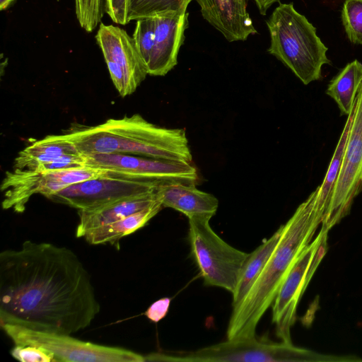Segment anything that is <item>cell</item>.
Here are the masks:
<instances>
[{"label": "cell", "mask_w": 362, "mask_h": 362, "mask_svg": "<svg viewBox=\"0 0 362 362\" xmlns=\"http://www.w3.org/2000/svg\"><path fill=\"white\" fill-rule=\"evenodd\" d=\"M100 311L90 274L69 248L28 240L0 253V325L71 335Z\"/></svg>", "instance_id": "cell-1"}, {"label": "cell", "mask_w": 362, "mask_h": 362, "mask_svg": "<svg viewBox=\"0 0 362 362\" xmlns=\"http://www.w3.org/2000/svg\"><path fill=\"white\" fill-rule=\"evenodd\" d=\"M95 39L117 90L122 97L131 95L148 74L133 37L118 26L100 23Z\"/></svg>", "instance_id": "cell-12"}, {"label": "cell", "mask_w": 362, "mask_h": 362, "mask_svg": "<svg viewBox=\"0 0 362 362\" xmlns=\"http://www.w3.org/2000/svg\"><path fill=\"white\" fill-rule=\"evenodd\" d=\"M15 0H0V9L1 11L8 8Z\"/></svg>", "instance_id": "cell-31"}, {"label": "cell", "mask_w": 362, "mask_h": 362, "mask_svg": "<svg viewBox=\"0 0 362 362\" xmlns=\"http://www.w3.org/2000/svg\"><path fill=\"white\" fill-rule=\"evenodd\" d=\"M362 83V63L355 59L348 63L329 81L326 94L337 104L341 115H349Z\"/></svg>", "instance_id": "cell-21"}, {"label": "cell", "mask_w": 362, "mask_h": 362, "mask_svg": "<svg viewBox=\"0 0 362 362\" xmlns=\"http://www.w3.org/2000/svg\"><path fill=\"white\" fill-rule=\"evenodd\" d=\"M329 229L322 225L317 237L305 247L284 279L272 305V321L276 336L292 343L291 329L296 320L297 307L327 248Z\"/></svg>", "instance_id": "cell-9"}, {"label": "cell", "mask_w": 362, "mask_h": 362, "mask_svg": "<svg viewBox=\"0 0 362 362\" xmlns=\"http://www.w3.org/2000/svg\"><path fill=\"white\" fill-rule=\"evenodd\" d=\"M354 110L355 103L351 113L348 115L325 178L322 184L317 187L315 206L318 212L323 216V220L339 176L349 131L354 117Z\"/></svg>", "instance_id": "cell-22"}, {"label": "cell", "mask_w": 362, "mask_h": 362, "mask_svg": "<svg viewBox=\"0 0 362 362\" xmlns=\"http://www.w3.org/2000/svg\"><path fill=\"white\" fill-rule=\"evenodd\" d=\"M162 208L159 201L122 219L90 230L83 238L90 245L115 243L144 227Z\"/></svg>", "instance_id": "cell-19"}, {"label": "cell", "mask_w": 362, "mask_h": 362, "mask_svg": "<svg viewBox=\"0 0 362 362\" xmlns=\"http://www.w3.org/2000/svg\"><path fill=\"white\" fill-rule=\"evenodd\" d=\"M146 361L169 362H344L362 361L352 356L317 353L266 336L228 339L191 351L156 352L145 356Z\"/></svg>", "instance_id": "cell-5"}, {"label": "cell", "mask_w": 362, "mask_h": 362, "mask_svg": "<svg viewBox=\"0 0 362 362\" xmlns=\"http://www.w3.org/2000/svg\"><path fill=\"white\" fill-rule=\"evenodd\" d=\"M65 134L84 156L126 153L184 163L192 160L185 129L160 127L138 114L95 126L78 125Z\"/></svg>", "instance_id": "cell-3"}, {"label": "cell", "mask_w": 362, "mask_h": 362, "mask_svg": "<svg viewBox=\"0 0 362 362\" xmlns=\"http://www.w3.org/2000/svg\"><path fill=\"white\" fill-rule=\"evenodd\" d=\"M192 1L196 0H129V21L187 11Z\"/></svg>", "instance_id": "cell-23"}, {"label": "cell", "mask_w": 362, "mask_h": 362, "mask_svg": "<svg viewBox=\"0 0 362 362\" xmlns=\"http://www.w3.org/2000/svg\"><path fill=\"white\" fill-rule=\"evenodd\" d=\"M362 192V83L355 100L353 120L343 160L322 226L330 229L350 212Z\"/></svg>", "instance_id": "cell-11"}, {"label": "cell", "mask_w": 362, "mask_h": 362, "mask_svg": "<svg viewBox=\"0 0 362 362\" xmlns=\"http://www.w3.org/2000/svg\"><path fill=\"white\" fill-rule=\"evenodd\" d=\"M158 202L159 200L154 192L124 199L94 209L79 210L76 235L83 238L90 230L122 219Z\"/></svg>", "instance_id": "cell-17"}, {"label": "cell", "mask_w": 362, "mask_h": 362, "mask_svg": "<svg viewBox=\"0 0 362 362\" xmlns=\"http://www.w3.org/2000/svg\"><path fill=\"white\" fill-rule=\"evenodd\" d=\"M259 8V11L262 15H266L268 8L274 3L279 2L280 0H254Z\"/></svg>", "instance_id": "cell-30"}, {"label": "cell", "mask_w": 362, "mask_h": 362, "mask_svg": "<svg viewBox=\"0 0 362 362\" xmlns=\"http://www.w3.org/2000/svg\"><path fill=\"white\" fill-rule=\"evenodd\" d=\"M203 18L229 42L246 40L256 34L247 0H196Z\"/></svg>", "instance_id": "cell-15"}, {"label": "cell", "mask_w": 362, "mask_h": 362, "mask_svg": "<svg viewBox=\"0 0 362 362\" xmlns=\"http://www.w3.org/2000/svg\"><path fill=\"white\" fill-rule=\"evenodd\" d=\"M271 43L268 52L308 85L322 78V69L330 64L325 45L315 27L298 13L293 3L282 4L267 21Z\"/></svg>", "instance_id": "cell-4"}, {"label": "cell", "mask_w": 362, "mask_h": 362, "mask_svg": "<svg viewBox=\"0 0 362 362\" xmlns=\"http://www.w3.org/2000/svg\"><path fill=\"white\" fill-rule=\"evenodd\" d=\"M11 356L22 362H56L53 354L34 346L15 345L11 350Z\"/></svg>", "instance_id": "cell-26"}, {"label": "cell", "mask_w": 362, "mask_h": 362, "mask_svg": "<svg viewBox=\"0 0 362 362\" xmlns=\"http://www.w3.org/2000/svg\"><path fill=\"white\" fill-rule=\"evenodd\" d=\"M282 232V226L253 252L248 253L240 270L235 291L232 293V307L239 305L259 276L275 248Z\"/></svg>", "instance_id": "cell-20"}, {"label": "cell", "mask_w": 362, "mask_h": 362, "mask_svg": "<svg viewBox=\"0 0 362 362\" xmlns=\"http://www.w3.org/2000/svg\"><path fill=\"white\" fill-rule=\"evenodd\" d=\"M86 165L160 183L196 184V168L191 163L157 159L126 153H98L86 156Z\"/></svg>", "instance_id": "cell-13"}, {"label": "cell", "mask_w": 362, "mask_h": 362, "mask_svg": "<svg viewBox=\"0 0 362 362\" xmlns=\"http://www.w3.org/2000/svg\"><path fill=\"white\" fill-rule=\"evenodd\" d=\"M15 345L42 348L56 362H144L145 356L121 347L85 341L69 334L37 331L12 324L0 325Z\"/></svg>", "instance_id": "cell-7"}, {"label": "cell", "mask_w": 362, "mask_h": 362, "mask_svg": "<svg viewBox=\"0 0 362 362\" xmlns=\"http://www.w3.org/2000/svg\"><path fill=\"white\" fill-rule=\"evenodd\" d=\"M108 169L81 166L57 170L14 169L7 171L1 185L2 208L22 213L30 197L52 194L79 182L107 175Z\"/></svg>", "instance_id": "cell-8"}, {"label": "cell", "mask_w": 362, "mask_h": 362, "mask_svg": "<svg viewBox=\"0 0 362 362\" xmlns=\"http://www.w3.org/2000/svg\"><path fill=\"white\" fill-rule=\"evenodd\" d=\"M85 165L86 156L81 153H76L62 156L53 161L42 164L35 169L41 170H57Z\"/></svg>", "instance_id": "cell-28"}, {"label": "cell", "mask_w": 362, "mask_h": 362, "mask_svg": "<svg viewBox=\"0 0 362 362\" xmlns=\"http://www.w3.org/2000/svg\"><path fill=\"white\" fill-rule=\"evenodd\" d=\"M80 153L64 134L48 135L21 151L13 163L14 169H35L65 155Z\"/></svg>", "instance_id": "cell-18"}, {"label": "cell", "mask_w": 362, "mask_h": 362, "mask_svg": "<svg viewBox=\"0 0 362 362\" xmlns=\"http://www.w3.org/2000/svg\"><path fill=\"white\" fill-rule=\"evenodd\" d=\"M187 11L170 13L153 17L155 39L147 74L165 76L177 63L180 48L185 40L188 25Z\"/></svg>", "instance_id": "cell-14"}, {"label": "cell", "mask_w": 362, "mask_h": 362, "mask_svg": "<svg viewBox=\"0 0 362 362\" xmlns=\"http://www.w3.org/2000/svg\"><path fill=\"white\" fill-rule=\"evenodd\" d=\"M132 37L146 69L154 44V18H145L137 20Z\"/></svg>", "instance_id": "cell-25"}, {"label": "cell", "mask_w": 362, "mask_h": 362, "mask_svg": "<svg viewBox=\"0 0 362 362\" xmlns=\"http://www.w3.org/2000/svg\"><path fill=\"white\" fill-rule=\"evenodd\" d=\"M156 192L163 207L178 211L188 218L205 217L211 219L218 206V199L214 195L198 189L196 184L160 183Z\"/></svg>", "instance_id": "cell-16"}, {"label": "cell", "mask_w": 362, "mask_h": 362, "mask_svg": "<svg viewBox=\"0 0 362 362\" xmlns=\"http://www.w3.org/2000/svg\"><path fill=\"white\" fill-rule=\"evenodd\" d=\"M188 219L191 252L204 284L233 293L248 253L221 239L210 226V218L192 217Z\"/></svg>", "instance_id": "cell-6"}, {"label": "cell", "mask_w": 362, "mask_h": 362, "mask_svg": "<svg viewBox=\"0 0 362 362\" xmlns=\"http://www.w3.org/2000/svg\"><path fill=\"white\" fill-rule=\"evenodd\" d=\"M159 184L110 170L106 175L67 187L48 199L78 211L90 210L129 197L154 192Z\"/></svg>", "instance_id": "cell-10"}, {"label": "cell", "mask_w": 362, "mask_h": 362, "mask_svg": "<svg viewBox=\"0 0 362 362\" xmlns=\"http://www.w3.org/2000/svg\"><path fill=\"white\" fill-rule=\"evenodd\" d=\"M316 195L317 188L281 225V236L266 265L242 302L233 308L228 339L256 335L257 326L272 307L284 279L323 221L315 206Z\"/></svg>", "instance_id": "cell-2"}, {"label": "cell", "mask_w": 362, "mask_h": 362, "mask_svg": "<svg viewBox=\"0 0 362 362\" xmlns=\"http://www.w3.org/2000/svg\"><path fill=\"white\" fill-rule=\"evenodd\" d=\"M341 16L349 41L362 45V0H346Z\"/></svg>", "instance_id": "cell-24"}, {"label": "cell", "mask_w": 362, "mask_h": 362, "mask_svg": "<svg viewBox=\"0 0 362 362\" xmlns=\"http://www.w3.org/2000/svg\"><path fill=\"white\" fill-rule=\"evenodd\" d=\"M171 302L170 298H162L153 303L146 310L145 315L153 322H158L168 314Z\"/></svg>", "instance_id": "cell-29"}, {"label": "cell", "mask_w": 362, "mask_h": 362, "mask_svg": "<svg viewBox=\"0 0 362 362\" xmlns=\"http://www.w3.org/2000/svg\"><path fill=\"white\" fill-rule=\"evenodd\" d=\"M105 12L117 24L127 25L129 21V0H104Z\"/></svg>", "instance_id": "cell-27"}]
</instances>
